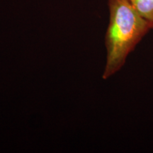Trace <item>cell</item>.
<instances>
[{
  "label": "cell",
  "instance_id": "1",
  "mask_svg": "<svg viewBox=\"0 0 153 153\" xmlns=\"http://www.w3.org/2000/svg\"><path fill=\"white\" fill-rule=\"evenodd\" d=\"M110 22L105 44L107 56L103 79H106L125 64L126 57L135 49L152 26L140 16L131 0H108Z\"/></svg>",
  "mask_w": 153,
  "mask_h": 153
},
{
  "label": "cell",
  "instance_id": "2",
  "mask_svg": "<svg viewBox=\"0 0 153 153\" xmlns=\"http://www.w3.org/2000/svg\"><path fill=\"white\" fill-rule=\"evenodd\" d=\"M137 12L151 24L153 28V0H131Z\"/></svg>",
  "mask_w": 153,
  "mask_h": 153
}]
</instances>
